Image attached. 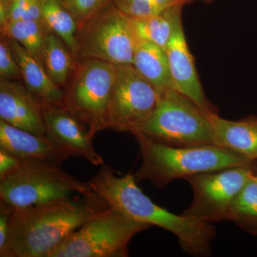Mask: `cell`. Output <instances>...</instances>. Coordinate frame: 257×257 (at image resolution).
<instances>
[{
	"instance_id": "6da1fadb",
	"label": "cell",
	"mask_w": 257,
	"mask_h": 257,
	"mask_svg": "<svg viewBox=\"0 0 257 257\" xmlns=\"http://www.w3.org/2000/svg\"><path fill=\"white\" fill-rule=\"evenodd\" d=\"M109 208L94 191L24 209H13L9 244L15 257H50L64 240Z\"/></svg>"
},
{
	"instance_id": "7a4b0ae2",
	"label": "cell",
	"mask_w": 257,
	"mask_h": 257,
	"mask_svg": "<svg viewBox=\"0 0 257 257\" xmlns=\"http://www.w3.org/2000/svg\"><path fill=\"white\" fill-rule=\"evenodd\" d=\"M89 182L109 207L133 220L173 233L182 248L191 254H209L211 240L215 236L214 228L209 223L184 214L177 215L157 205L144 194L132 174L117 177L110 167L102 165Z\"/></svg>"
},
{
	"instance_id": "3957f363",
	"label": "cell",
	"mask_w": 257,
	"mask_h": 257,
	"mask_svg": "<svg viewBox=\"0 0 257 257\" xmlns=\"http://www.w3.org/2000/svg\"><path fill=\"white\" fill-rule=\"evenodd\" d=\"M132 135L138 141L143 160L141 167L134 175L135 180L137 182L150 180L157 187H165L175 179L251 165L252 162L216 145L170 146L155 141L139 132Z\"/></svg>"
},
{
	"instance_id": "277c9868",
	"label": "cell",
	"mask_w": 257,
	"mask_h": 257,
	"mask_svg": "<svg viewBox=\"0 0 257 257\" xmlns=\"http://www.w3.org/2000/svg\"><path fill=\"white\" fill-rule=\"evenodd\" d=\"M82 182L53 162L22 160L18 168L0 180V199L13 209H24L92 192Z\"/></svg>"
},
{
	"instance_id": "5b68a950",
	"label": "cell",
	"mask_w": 257,
	"mask_h": 257,
	"mask_svg": "<svg viewBox=\"0 0 257 257\" xmlns=\"http://www.w3.org/2000/svg\"><path fill=\"white\" fill-rule=\"evenodd\" d=\"M207 113L182 93L170 89L161 94L155 110L135 132L170 146L216 145Z\"/></svg>"
},
{
	"instance_id": "8992f818",
	"label": "cell",
	"mask_w": 257,
	"mask_h": 257,
	"mask_svg": "<svg viewBox=\"0 0 257 257\" xmlns=\"http://www.w3.org/2000/svg\"><path fill=\"white\" fill-rule=\"evenodd\" d=\"M116 65L88 58L77 60V67L64 88L62 105L94 133L109 128V104Z\"/></svg>"
},
{
	"instance_id": "52a82bcc",
	"label": "cell",
	"mask_w": 257,
	"mask_h": 257,
	"mask_svg": "<svg viewBox=\"0 0 257 257\" xmlns=\"http://www.w3.org/2000/svg\"><path fill=\"white\" fill-rule=\"evenodd\" d=\"M77 60L99 59L114 64H133L138 38L131 18L110 0L77 30Z\"/></svg>"
},
{
	"instance_id": "ba28073f",
	"label": "cell",
	"mask_w": 257,
	"mask_h": 257,
	"mask_svg": "<svg viewBox=\"0 0 257 257\" xmlns=\"http://www.w3.org/2000/svg\"><path fill=\"white\" fill-rule=\"evenodd\" d=\"M112 208L69 235L50 257H124L134 236L150 227Z\"/></svg>"
},
{
	"instance_id": "9c48e42d",
	"label": "cell",
	"mask_w": 257,
	"mask_h": 257,
	"mask_svg": "<svg viewBox=\"0 0 257 257\" xmlns=\"http://www.w3.org/2000/svg\"><path fill=\"white\" fill-rule=\"evenodd\" d=\"M160 97L156 88L133 64L116 66L109 104V128L130 133L136 131L152 114Z\"/></svg>"
},
{
	"instance_id": "30bf717a",
	"label": "cell",
	"mask_w": 257,
	"mask_h": 257,
	"mask_svg": "<svg viewBox=\"0 0 257 257\" xmlns=\"http://www.w3.org/2000/svg\"><path fill=\"white\" fill-rule=\"evenodd\" d=\"M253 176L251 165L191 176L194 199L184 214L207 223L226 219L231 203Z\"/></svg>"
},
{
	"instance_id": "8fae6325",
	"label": "cell",
	"mask_w": 257,
	"mask_h": 257,
	"mask_svg": "<svg viewBox=\"0 0 257 257\" xmlns=\"http://www.w3.org/2000/svg\"><path fill=\"white\" fill-rule=\"evenodd\" d=\"M43 116L47 136L65 149L70 156L84 159L95 166L104 165L93 146L96 133L63 105L44 103Z\"/></svg>"
},
{
	"instance_id": "7c38bea8",
	"label": "cell",
	"mask_w": 257,
	"mask_h": 257,
	"mask_svg": "<svg viewBox=\"0 0 257 257\" xmlns=\"http://www.w3.org/2000/svg\"><path fill=\"white\" fill-rule=\"evenodd\" d=\"M44 103L17 79L0 77V119L39 135H46Z\"/></svg>"
},
{
	"instance_id": "4fadbf2b",
	"label": "cell",
	"mask_w": 257,
	"mask_h": 257,
	"mask_svg": "<svg viewBox=\"0 0 257 257\" xmlns=\"http://www.w3.org/2000/svg\"><path fill=\"white\" fill-rule=\"evenodd\" d=\"M174 89L194 101L207 112L216 113L215 106L207 99L199 76L194 57L189 51L183 25L177 29L165 50Z\"/></svg>"
},
{
	"instance_id": "5bb4252c",
	"label": "cell",
	"mask_w": 257,
	"mask_h": 257,
	"mask_svg": "<svg viewBox=\"0 0 257 257\" xmlns=\"http://www.w3.org/2000/svg\"><path fill=\"white\" fill-rule=\"evenodd\" d=\"M0 150L21 160H39L60 165L68 152L47 135L25 131L0 119Z\"/></svg>"
},
{
	"instance_id": "9a60e30c",
	"label": "cell",
	"mask_w": 257,
	"mask_h": 257,
	"mask_svg": "<svg viewBox=\"0 0 257 257\" xmlns=\"http://www.w3.org/2000/svg\"><path fill=\"white\" fill-rule=\"evenodd\" d=\"M215 144L241 156L257 159V116L239 121L223 119L216 113H207Z\"/></svg>"
},
{
	"instance_id": "2e32d148",
	"label": "cell",
	"mask_w": 257,
	"mask_h": 257,
	"mask_svg": "<svg viewBox=\"0 0 257 257\" xmlns=\"http://www.w3.org/2000/svg\"><path fill=\"white\" fill-rule=\"evenodd\" d=\"M6 37L20 67L25 87L45 104L62 105L64 89L52 82L43 66L39 63L18 41L10 37Z\"/></svg>"
},
{
	"instance_id": "e0dca14e",
	"label": "cell",
	"mask_w": 257,
	"mask_h": 257,
	"mask_svg": "<svg viewBox=\"0 0 257 257\" xmlns=\"http://www.w3.org/2000/svg\"><path fill=\"white\" fill-rule=\"evenodd\" d=\"M192 0H182L155 16L132 19V25L138 40L155 44L166 50L177 29L182 25V10Z\"/></svg>"
},
{
	"instance_id": "ac0fdd59",
	"label": "cell",
	"mask_w": 257,
	"mask_h": 257,
	"mask_svg": "<svg viewBox=\"0 0 257 257\" xmlns=\"http://www.w3.org/2000/svg\"><path fill=\"white\" fill-rule=\"evenodd\" d=\"M133 65L161 94L174 89L167 54L155 44L138 40Z\"/></svg>"
},
{
	"instance_id": "d6986e66",
	"label": "cell",
	"mask_w": 257,
	"mask_h": 257,
	"mask_svg": "<svg viewBox=\"0 0 257 257\" xmlns=\"http://www.w3.org/2000/svg\"><path fill=\"white\" fill-rule=\"evenodd\" d=\"M77 60L65 42L50 31L45 38L43 66L52 82L64 89L73 75Z\"/></svg>"
},
{
	"instance_id": "ffe728a7",
	"label": "cell",
	"mask_w": 257,
	"mask_h": 257,
	"mask_svg": "<svg viewBox=\"0 0 257 257\" xmlns=\"http://www.w3.org/2000/svg\"><path fill=\"white\" fill-rule=\"evenodd\" d=\"M47 26L62 39L75 57L78 25L64 0H39Z\"/></svg>"
},
{
	"instance_id": "44dd1931",
	"label": "cell",
	"mask_w": 257,
	"mask_h": 257,
	"mask_svg": "<svg viewBox=\"0 0 257 257\" xmlns=\"http://www.w3.org/2000/svg\"><path fill=\"white\" fill-rule=\"evenodd\" d=\"M0 30L1 35L18 41L43 66L45 38L47 33L52 31L46 23L37 21L10 22Z\"/></svg>"
},
{
	"instance_id": "7402d4cb",
	"label": "cell",
	"mask_w": 257,
	"mask_h": 257,
	"mask_svg": "<svg viewBox=\"0 0 257 257\" xmlns=\"http://www.w3.org/2000/svg\"><path fill=\"white\" fill-rule=\"evenodd\" d=\"M226 219L249 231H257V179L254 176L235 197Z\"/></svg>"
},
{
	"instance_id": "603a6c76",
	"label": "cell",
	"mask_w": 257,
	"mask_h": 257,
	"mask_svg": "<svg viewBox=\"0 0 257 257\" xmlns=\"http://www.w3.org/2000/svg\"><path fill=\"white\" fill-rule=\"evenodd\" d=\"M124 14L132 19L155 16L182 0H112Z\"/></svg>"
},
{
	"instance_id": "cb8c5ba5",
	"label": "cell",
	"mask_w": 257,
	"mask_h": 257,
	"mask_svg": "<svg viewBox=\"0 0 257 257\" xmlns=\"http://www.w3.org/2000/svg\"><path fill=\"white\" fill-rule=\"evenodd\" d=\"M15 21H37L45 23L42 16L39 0H14L12 2L9 23Z\"/></svg>"
},
{
	"instance_id": "d4e9b609",
	"label": "cell",
	"mask_w": 257,
	"mask_h": 257,
	"mask_svg": "<svg viewBox=\"0 0 257 257\" xmlns=\"http://www.w3.org/2000/svg\"><path fill=\"white\" fill-rule=\"evenodd\" d=\"M109 1L110 0H64V3L75 19L79 28Z\"/></svg>"
},
{
	"instance_id": "484cf974",
	"label": "cell",
	"mask_w": 257,
	"mask_h": 257,
	"mask_svg": "<svg viewBox=\"0 0 257 257\" xmlns=\"http://www.w3.org/2000/svg\"><path fill=\"white\" fill-rule=\"evenodd\" d=\"M0 77L23 81L20 67L4 35L0 40Z\"/></svg>"
},
{
	"instance_id": "4316f807",
	"label": "cell",
	"mask_w": 257,
	"mask_h": 257,
	"mask_svg": "<svg viewBox=\"0 0 257 257\" xmlns=\"http://www.w3.org/2000/svg\"><path fill=\"white\" fill-rule=\"evenodd\" d=\"M13 208L2 202L0 204V256L15 257L10 247V218Z\"/></svg>"
},
{
	"instance_id": "83f0119b",
	"label": "cell",
	"mask_w": 257,
	"mask_h": 257,
	"mask_svg": "<svg viewBox=\"0 0 257 257\" xmlns=\"http://www.w3.org/2000/svg\"><path fill=\"white\" fill-rule=\"evenodd\" d=\"M21 162L22 160L18 157L0 150V180L16 170Z\"/></svg>"
},
{
	"instance_id": "f1b7e54d",
	"label": "cell",
	"mask_w": 257,
	"mask_h": 257,
	"mask_svg": "<svg viewBox=\"0 0 257 257\" xmlns=\"http://www.w3.org/2000/svg\"><path fill=\"white\" fill-rule=\"evenodd\" d=\"M12 0H0V29L5 28L9 23Z\"/></svg>"
},
{
	"instance_id": "f546056e",
	"label": "cell",
	"mask_w": 257,
	"mask_h": 257,
	"mask_svg": "<svg viewBox=\"0 0 257 257\" xmlns=\"http://www.w3.org/2000/svg\"><path fill=\"white\" fill-rule=\"evenodd\" d=\"M203 1H207V2H209V1H211V0H203Z\"/></svg>"
},
{
	"instance_id": "4dcf8cb0",
	"label": "cell",
	"mask_w": 257,
	"mask_h": 257,
	"mask_svg": "<svg viewBox=\"0 0 257 257\" xmlns=\"http://www.w3.org/2000/svg\"><path fill=\"white\" fill-rule=\"evenodd\" d=\"M12 1H14V0H12Z\"/></svg>"
},
{
	"instance_id": "1f68e13d",
	"label": "cell",
	"mask_w": 257,
	"mask_h": 257,
	"mask_svg": "<svg viewBox=\"0 0 257 257\" xmlns=\"http://www.w3.org/2000/svg\"><path fill=\"white\" fill-rule=\"evenodd\" d=\"M256 179H257V177H256Z\"/></svg>"
}]
</instances>
